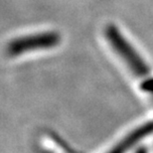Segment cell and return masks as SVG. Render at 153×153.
I'll return each instance as SVG.
<instances>
[{
    "instance_id": "obj_1",
    "label": "cell",
    "mask_w": 153,
    "mask_h": 153,
    "mask_svg": "<svg viewBox=\"0 0 153 153\" xmlns=\"http://www.w3.org/2000/svg\"><path fill=\"white\" fill-rule=\"evenodd\" d=\"M105 36L111 48L134 75L138 76L148 75L147 64L117 27L112 24L108 25L105 30Z\"/></svg>"
},
{
    "instance_id": "obj_2",
    "label": "cell",
    "mask_w": 153,
    "mask_h": 153,
    "mask_svg": "<svg viewBox=\"0 0 153 153\" xmlns=\"http://www.w3.org/2000/svg\"><path fill=\"white\" fill-rule=\"evenodd\" d=\"M61 42V36L58 32L47 31L21 36L9 42L7 54L10 57H17L29 52L48 50L57 47Z\"/></svg>"
},
{
    "instance_id": "obj_3",
    "label": "cell",
    "mask_w": 153,
    "mask_h": 153,
    "mask_svg": "<svg viewBox=\"0 0 153 153\" xmlns=\"http://www.w3.org/2000/svg\"><path fill=\"white\" fill-rule=\"evenodd\" d=\"M152 132H153V120L146 122V123L140 125L138 128L131 131L128 135L123 137L120 141L116 143L114 147L106 153H126L136 143H138V141L145 138V137H147Z\"/></svg>"
},
{
    "instance_id": "obj_4",
    "label": "cell",
    "mask_w": 153,
    "mask_h": 153,
    "mask_svg": "<svg viewBox=\"0 0 153 153\" xmlns=\"http://www.w3.org/2000/svg\"><path fill=\"white\" fill-rule=\"evenodd\" d=\"M140 87H141V90L146 91V93L153 94V78L144 79V81L141 82Z\"/></svg>"
},
{
    "instance_id": "obj_5",
    "label": "cell",
    "mask_w": 153,
    "mask_h": 153,
    "mask_svg": "<svg viewBox=\"0 0 153 153\" xmlns=\"http://www.w3.org/2000/svg\"><path fill=\"white\" fill-rule=\"evenodd\" d=\"M136 153H146V151H145V149H144V148H143V149L141 148V149H139V150L137 151Z\"/></svg>"
}]
</instances>
